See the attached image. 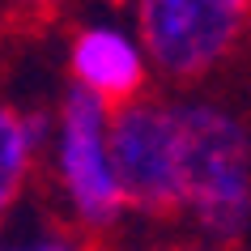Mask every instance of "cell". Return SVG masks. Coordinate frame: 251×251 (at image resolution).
<instances>
[{"mask_svg":"<svg viewBox=\"0 0 251 251\" xmlns=\"http://www.w3.org/2000/svg\"><path fill=\"white\" fill-rule=\"evenodd\" d=\"M179 94L183 238L234 251L251 238V115L217 94Z\"/></svg>","mask_w":251,"mask_h":251,"instance_id":"cell-1","label":"cell"},{"mask_svg":"<svg viewBox=\"0 0 251 251\" xmlns=\"http://www.w3.org/2000/svg\"><path fill=\"white\" fill-rule=\"evenodd\" d=\"M51 111L55 124L39 179L51 200L47 209L85 238H94L98 247H111L132 222L111 149V106L77 85H64Z\"/></svg>","mask_w":251,"mask_h":251,"instance_id":"cell-2","label":"cell"},{"mask_svg":"<svg viewBox=\"0 0 251 251\" xmlns=\"http://www.w3.org/2000/svg\"><path fill=\"white\" fill-rule=\"evenodd\" d=\"M158 90H200L251 43V0H124Z\"/></svg>","mask_w":251,"mask_h":251,"instance_id":"cell-3","label":"cell"},{"mask_svg":"<svg viewBox=\"0 0 251 251\" xmlns=\"http://www.w3.org/2000/svg\"><path fill=\"white\" fill-rule=\"evenodd\" d=\"M111 149L132 222L183 234V128L179 94L153 90L111 111Z\"/></svg>","mask_w":251,"mask_h":251,"instance_id":"cell-4","label":"cell"},{"mask_svg":"<svg viewBox=\"0 0 251 251\" xmlns=\"http://www.w3.org/2000/svg\"><path fill=\"white\" fill-rule=\"evenodd\" d=\"M68 85L102 98L111 111L158 90L153 64L136 30L115 17H81L68 30Z\"/></svg>","mask_w":251,"mask_h":251,"instance_id":"cell-5","label":"cell"},{"mask_svg":"<svg viewBox=\"0 0 251 251\" xmlns=\"http://www.w3.org/2000/svg\"><path fill=\"white\" fill-rule=\"evenodd\" d=\"M51 124H55V111L22 106L0 94V230L22 213V204L39 187Z\"/></svg>","mask_w":251,"mask_h":251,"instance_id":"cell-6","label":"cell"},{"mask_svg":"<svg viewBox=\"0 0 251 251\" xmlns=\"http://www.w3.org/2000/svg\"><path fill=\"white\" fill-rule=\"evenodd\" d=\"M0 251H102L94 238H85L81 230H73L68 222H60L51 209L34 213L30 222H9L0 230Z\"/></svg>","mask_w":251,"mask_h":251,"instance_id":"cell-7","label":"cell"},{"mask_svg":"<svg viewBox=\"0 0 251 251\" xmlns=\"http://www.w3.org/2000/svg\"><path fill=\"white\" fill-rule=\"evenodd\" d=\"M77 0H0V9L17 22V30L22 34H39V30H47L60 13H68Z\"/></svg>","mask_w":251,"mask_h":251,"instance_id":"cell-8","label":"cell"},{"mask_svg":"<svg viewBox=\"0 0 251 251\" xmlns=\"http://www.w3.org/2000/svg\"><path fill=\"white\" fill-rule=\"evenodd\" d=\"M17 43H22V30H17L13 17L0 9V73H4V64H9V55H13Z\"/></svg>","mask_w":251,"mask_h":251,"instance_id":"cell-9","label":"cell"},{"mask_svg":"<svg viewBox=\"0 0 251 251\" xmlns=\"http://www.w3.org/2000/svg\"><path fill=\"white\" fill-rule=\"evenodd\" d=\"M175 251H230V247H213V243H196V238H187V243H179Z\"/></svg>","mask_w":251,"mask_h":251,"instance_id":"cell-10","label":"cell"}]
</instances>
